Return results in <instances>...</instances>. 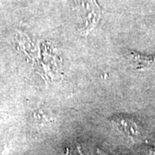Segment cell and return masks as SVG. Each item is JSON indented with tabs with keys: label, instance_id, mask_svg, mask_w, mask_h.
Returning a JSON list of instances; mask_svg holds the SVG:
<instances>
[{
	"label": "cell",
	"instance_id": "6da1fadb",
	"mask_svg": "<svg viewBox=\"0 0 155 155\" xmlns=\"http://www.w3.org/2000/svg\"><path fill=\"white\" fill-rule=\"evenodd\" d=\"M77 11L81 21L80 32L83 35L90 33L99 22V5L96 0H77Z\"/></svg>",
	"mask_w": 155,
	"mask_h": 155
}]
</instances>
